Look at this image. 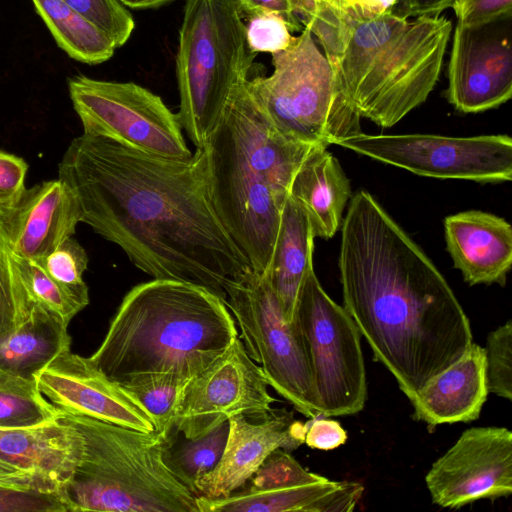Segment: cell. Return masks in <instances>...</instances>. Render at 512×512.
<instances>
[{
  "label": "cell",
  "instance_id": "obj_1",
  "mask_svg": "<svg viewBox=\"0 0 512 512\" xmlns=\"http://www.w3.org/2000/svg\"><path fill=\"white\" fill-rule=\"evenodd\" d=\"M58 178L74 192L81 222L153 279L201 286L225 302V283L251 267L214 209L203 147L170 159L83 133Z\"/></svg>",
  "mask_w": 512,
  "mask_h": 512
},
{
  "label": "cell",
  "instance_id": "obj_2",
  "mask_svg": "<svg viewBox=\"0 0 512 512\" xmlns=\"http://www.w3.org/2000/svg\"><path fill=\"white\" fill-rule=\"evenodd\" d=\"M338 267L344 309L410 402L473 344L446 279L367 191L350 199Z\"/></svg>",
  "mask_w": 512,
  "mask_h": 512
},
{
  "label": "cell",
  "instance_id": "obj_3",
  "mask_svg": "<svg viewBox=\"0 0 512 512\" xmlns=\"http://www.w3.org/2000/svg\"><path fill=\"white\" fill-rule=\"evenodd\" d=\"M360 117L388 128L428 98L438 82L452 22L373 13L354 0H296Z\"/></svg>",
  "mask_w": 512,
  "mask_h": 512
},
{
  "label": "cell",
  "instance_id": "obj_4",
  "mask_svg": "<svg viewBox=\"0 0 512 512\" xmlns=\"http://www.w3.org/2000/svg\"><path fill=\"white\" fill-rule=\"evenodd\" d=\"M313 148L282 136L250 97L227 103L203 146L214 209L256 271L268 269L292 179Z\"/></svg>",
  "mask_w": 512,
  "mask_h": 512
},
{
  "label": "cell",
  "instance_id": "obj_5",
  "mask_svg": "<svg viewBox=\"0 0 512 512\" xmlns=\"http://www.w3.org/2000/svg\"><path fill=\"white\" fill-rule=\"evenodd\" d=\"M226 303L206 288L166 279L132 287L89 357L108 378L173 372L191 379L238 336Z\"/></svg>",
  "mask_w": 512,
  "mask_h": 512
},
{
  "label": "cell",
  "instance_id": "obj_6",
  "mask_svg": "<svg viewBox=\"0 0 512 512\" xmlns=\"http://www.w3.org/2000/svg\"><path fill=\"white\" fill-rule=\"evenodd\" d=\"M60 415L84 439L81 459L62 493L67 512H198L196 495L165 463L170 433Z\"/></svg>",
  "mask_w": 512,
  "mask_h": 512
},
{
  "label": "cell",
  "instance_id": "obj_7",
  "mask_svg": "<svg viewBox=\"0 0 512 512\" xmlns=\"http://www.w3.org/2000/svg\"><path fill=\"white\" fill-rule=\"evenodd\" d=\"M238 0H186L179 30L176 113L196 148L217 126L232 89L249 79L256 53L249 48Z\"/></svg>",
  "mask_w": 512,
  "mask_h": 512
},
{
  "label": "cell",
  "instance_id": "obj_8",
  "mask_svg": "<svg viewBox=\"0 0 512 512\" xmlns=\"http://www.w3.org/2000/svg\"><path fill=\"white\" fill-rule=\"evenodd\" d=\"M269 76L249 78L266 117L285 138L327 147L361 133L360 115L307 27L271 54Z\"/></svg>",
  "mask_w": 512,
  "mask_h": 512
},
{
  "label": "cell",
  "instance_id": "obj_9",
  "mask_svg": "<svg viewBox=\"0 0 512 512\" xmlns=\"http://www.w3.org/2000/svg\"><path fill=\"white\" fill-rule=\"evenodd\" d=\"M240 339L269 386L304 416H320L308 355L297 324L288 322L267 270L248 267L224 285Z\"/></svg>",
  "mask_w": 512,
  "mask_h": 512
},
{
  "label": "cell",
  "instance_id": "obj_10",
  "mask_svg": "<svg viewBox=\"0 0 512 512\" xmlns=\"http://www.w3.org/2000/svg\"><path fill=\"white\" fill-rule=\"evenodd\" d=\"M293 321L308 355L320 416L360 412L367 398L360 333L344 307L324 291L313 266L300 288Z\"/></svg>",
  "mask_w": 512,
  "mask_h": 512
},
{
  "label": "cell",
  "instance_id": "obj_11",
  "mask_svg": "<svg viewBox=\"0 0 512 512\" xmlns=\"http://www.w3.org/2000/svg\"><path fill=\"white\" fill-rule=\"evenodd\" d=\"M68 90L84 134L159 157L192 156L177 115L147 88L76 75Z\"/></svg>",
  "mask_w": 512,
  "mask_h": 512
},
{
  "label": "cell",
  "instance_id": "obj_12",
  "mask_svg": "<svg viewBox=\"0 0 512 512\" xmlns=\"http://www.w3.org/2000/svg\"><path fill=\"white\" fill-rule=\"evenodd\" d=\"M338 145L421 176L487 183L512 179V140L507 135L447 137L361 132Z\"/></svg>",
  "mask_w": 512,
  "mask_h": 512
},
{
  "label": "cell",
  "instance_id": "obj_13",
  "mask_svg": "<svg viewBox=\"0 0 512 512\" xmlns=\"http://www.w3.org/2000/svg\"><path fill=\"white\" fill-rule=\"evenodd\" d=\"M261 367L248 355L239 335L206 369L186 384L174 427L195 440L229 419L268 413L276 399Z\"/></svg>",
  "mask_w": 512,
  "mask_h": 512
},
{
  "label": "cell",
  "instance_id": "obj_14",
  "mask_svg": "<svg viewBox=\"0 0 512 512\" xmlns=\"http://www.w3.org/2000/svg\"><path fill=\"white\" fill-rule=\"evenodd\" d=\"M434 504L457 509L512 493V432L473 427L437 459L425 477Z\"/></svg>",
  "mask_w": 512,
  "mask_h": 512
},
{
  "label": "cell",
  "instance_id": "obj_15",
  "mask_svg": "<svg viewBox=\"0 0 512 512\" xmlns=\"http://www.w3.org/2000/svg\"><path fill=\"white\" fill-rule=\"evenodd\" d=\"M44 398L60 414L83 415L143 432L155 430L146 410L90 358L66 350L34 374Z\"/></svg>",
  "mask_w": 512,
  "mask_h": 512
},
{
  "label": "cell",
  "instance_id": "obj_16",
  "mask_svg": "<svg viewBox=\"0 0 512 512\" xmlns=\"http://www.w3.org/2000/svg\"><path fill=\"white\" fill-rule=\"evenodd\" d=\"M447 99L463 113L496 108L512 96V48L488 25L456 24L448 63Z\"/></svg>",
  "mask_w": 512,
  "mask_h": 512
},
{
  "label": "cell",
  "instance_id": "obj_17",
  "mask_svg": "<svg viewBox=\"0 0 512 512\" xmlns=\"http://www.w3.org/2000/svg\"><path fill=\"white\" fill-rule=\"evenodd\" d=\"M256 421L238 415L228 420L229 432L217 465L199 478L196 496L223 498L240 489L277 448L288 452L305 443L306 423L285 409H271Z\"/></svg>",
  "mask_w": 512,
  "mask_h": 512
},
{
  "label": "cell",
  "instance_id": "obj_18",
  "mask_svg": "<svg viewBox=\"0 0 512 512\" xmlns=\"http://www.w3.org/2000/svg\"><path fill=\"white\" fill-rule=\"evenodd\" d=\"M336 485L277 448L240 489L223 498L197 496L196 505L198 512H314Z\"/></svg>",
  "mask_w": 512,
  "mask_h": 512
},
{
  "label": "cell",
  "instance_id": "obj_19",
  "mask_svg": "<svg viewBox=\"0 0 512 512\" xmlns=\"http://www.w3.org/2000/svg\"><path fill=\"white\" fill-rule=\"evenodd\" d=\"M0 220L14 257L42 260L75 234L81 214L74 192L58 178L26 188Z\"/></svg>",
  "mask_w": 512,
  "mask_h": 512
},
{
  "label": "cell",
  "instance_id": "obj_20",
  "mask_svg": "<svg viewBox=\"0 0 512 512\" xmlns=\"http://www.w3.org/2000/svg\"><path fill=\"white\" fill-rule=\"evenodd\" d=\"M83 448L81 432L60 414L33 425L0 428V456L29 470L45 491L61 498Z\"/></svg>",
  "mask_w": 512,
  "mask_h": 512
},
{
  "label": "cell",
  "instance_id": "obj_21",
  "mask_svg": "<svg viewBox=\"0 0 512 512\" xmlns=\"http://www.w3.org/2000/svg\"><path fill=\"white\" fill-rule=\"evenodd\" d=\"M447 250L469 285H505L512 264V228L503 218L464 211L444 220Z\"/></svg>",
  "mask_w": 512,
  "mask_h": 512
},
{
  "label": "cell",
  "instance_id": "obj_22",
  "mask_svg": "<svg viewBox=\"0 0 512 512\" xmlns=\"http://www.w3.org/2000/svg\"><path fill=\"white\" fill-rule=\"evenodd\" d=\"M488 393L484 348L473 343L414 397V417L430 427L473 421L479 417Z\"/></svg>",
  "mask_w": 512,
  "mask_h": 512
},
{
  "label": "cell",
  "instance_id": "obj_23",
  "mask_svg": "<svg viewBox=\"0 0 512 512\" xmlns=\"http://www.w3.org/2000/svg\"><path fill=\"white\" fill-rule=\"evenodd\" d=\"M306 211L315 237L329 239L342 224V214L351 199L350 181L338 160L317 145L296 171L289 190Z\"/></svg>",
  "mask_w": 512,
  "mask_h": 512
},
{
  "label": "cell",
  "instance_id": "obj_24",
  "mask_svg": "<svg viewBox=\"0 0 512 512\" xmlns=\"http://www.w3.org/2000/svg\"><path fill=\"white\" fill-rule=\"evenodd\" d=\"M314 238L306 211L289 195L282 209L267 273L283 315L290 323L304 278L313 266Z\"/></svg>",
  "mask_w": 512,
  "mask_h": 512
},
{
  "label": "cell",
  "instance_id": "obj_25",
  "mask_svg": "<svg viewBox=\"0 0 512 512\" xmlns=\"http://www.w3.org/2000/svg\"><path fill=\"white\" fill-rule=\"evenodd\" d=\"M68 325L38 306L29 317L0 337V369L34 378V374L71 347Z\"/></svg>",
  "mask_w": 512,
  "mask_h": 512
},
{
  "label": "cell",
  "instance_id": "obj_26",
  "mask_svg": "<svg viewBox=\"0 0 512 512\" xmlns=\"http://www.w3.org/2000/svg\"><path fill=\"white\" fill-rule=\"evenodd\" d=\"M58 46L69 57L100 64L110 59L116 49L113 41L63 0H32Z\"/></svg>",
  "mask_w": 512,
  "mask_h": 512
},
{
  "label": "cell",
  "instance_id": "obj_27",
  "mask_svg": "<svg viewBox=\"0 0 512 512\" xmlns=\"http://www.w3.org/2000/svg\"><path fill=\"white\" fill-rule=\"evenodd\" d=\"M229 422L195 440L179 441L177 430L169 434L165 463L174 476L195 495V484L219 462L228 437ZM197 497V496H196Z\"/></svg>",
  "mask_w": 512,
  "mask_h": 512
},
{
  "label": "cell",
  "instance_id": "obj_28",
  "mask_svg": "<svg viewBox=\"0 0 512 512\" xmlns=\"http://www.w3.org/2000/svg\"><path fill=\"white\" fill-rule=\"evenodd\" d=\"M173 372L144 373L117 382L146 410L155 430L169 434L175 427V416L189 381Z\"/></svg>",
  "mask_w": 512,
  "mask_h": 512
},
{
  "label": "cell",
  "instance_id": "obj_29",
  "mask_svg": "<svg viewBox=\"0 0 512 512\" xmlns=\"http://www.w3.org/2000/svg\"><path fill=\"white\" fill-rule=\"evenodd\" d=\"M21 281L33 306H38L64 324L89 304V293L73 291L52 279L39 260L15 257Z\"/></svg>",
  "mask_w": 512,
  "mask_h": 512
},
{
  "label": "cell",
  "instance_id": "obj_30",
  "mask_svg": "<svg viewBox=\"0 0 512 512\" xmlns=\"http://www.w3.org/2000/svg\"><path fill=\"white\" fill-rule=\"evenodd\" d=\"M57 414L40 393L35 378L0 369V428L33 425Z\"/></svg>",
  "mask_w": 512,
  "mask_h": 512
},
{
  "label": "cell",
  "instance_id": "obj_31",
  "mask_svg": "<svg viewBox=\"0 0 512 512\" xmlns=\"http://www.w3.org/2000/svg\"><path fill=\"white\" fill-rule=\"evenodd\" d=\"M485 375L488 392L509 401L512 399V322L490 332L487 336Z\"/></svg>",
  "mask_w": 512,
  "mask_h": 512
},
{
  "label": "cell",
  "instance_id": "obj_32",
  "mask_svg": "<svg viewBox=\"0 0 512 512\" xmlns=\"http://www.w3.org/2000/svg\"><path fill=\"white\" fill-rule=\"evenodd\" d=\"M77 13L103 31L116 48L130 38L135 22L119 0H63Z\"/></svg>",
  "mask_w": 512,
  "mask_h": 512
},
{
  "label": "cell",
  "instance_id": "obj_33",
  "mask_svg": "<svg viewBox=\"0 0 512 512\" xmlns=\"http://www.w3.org/2000/svg\"><path fill=\"white\" fill-rule=\"evenodd\" d=\"M39 261L47 274L58 283L79 293H89L83 280L89 258L85 249L73 237Z\"/></svg>",
  "mask_w": 512,
  "mask_h": 512
},
{
  "label": "cell",
  "instance_id": "obj_34",
  "mask_svg": "<svg viewBox=\"0 0 512 512\" xmlns=\"http://www.w3.org/2000/svg\"><path fill=\"white\" fill-rule=\"evenodd\" d=\"M246 37L252 52L271 54L287 49L294 37L287 22L279 15L263 13L248 16Z\"/></svg>",
  "mask_w": 512,
  "mask_h": 512
},
{
  "label": "cell",
  "instance_id": "obj_35",
  "mask_svg": "<svg viewBox=\"0 0 512 512\" xmlns=\"http://www.w3.org/2000/svg\"><path fill=\"white\" fill-rule=\"evenodd\" d=\"M31 310L19 270L0 267V337L23 323Z\"/></svg>",
  "mask_w": 512,
  "mask_h": 512
},
{
  "label": "cell",
  "instance_id": "obj_36",
  "mask_svg": "<svg viewBox=\"0 0 512 512\" xmlns=\"http://www.w3.org/2000/svg\"><path fill=\"white\" fill-rule=\"evenodd\" d=\"M0 512H67L58 494L0 487Z\"/></svg>",
  "mask_w": 512,
  "mask_h": 512
},
{
  "label": "cell",
  "instance_id": "obj_37",
  "mask_svg": "<svg viewBox=\"0 0 512 512\" xmlns=\"http://www.w3.org/2000/svg\"><path fill=\"white\" fill-rule=\"evenodd\" d=\"M451 8L457 24L478 28L510 16L512 0H454Z\"/></svg>",
  "mask_w": 512,
  "mask_h": 512
},
{
  "label": "cell",
  "instance_id": "obj_38",
  "mask_svg": "<svg viewBox=\"0 0 512 512\" xmlns=\"http://www.w3.org/2000/svg\"><path fill=\"white\" fill-rule=\"evenodd\" d=\"M27 171L23 158L0 150V210L11 209L20 200Z\"/></svg>",
  "mask_w": 512,
  "mask_h": 512
},
{
  "label": "cell",
  "instance_id": "obj_39",
  "mask_svg": "<svg viewBox=\"0 0 512 512\" xmlns=\"http://www.w3.org/2000/svg\"><path fill=\"white\" fill-rule=\"evenodd\" d=\"M346 440V431L335 420L317 416L306 422L305 443L313 449L333 450Z\"/></svg>",
  "mask_w": 512,
  "mask_h": 512
},
{
  "label": "cell",
  "instance_id": "obj_40",
  "mask_svg": "<svg viewBox=\"0 0 512 512\" xmlns=\"http://www.w3.org/2000/svg\"><path fill=\"white\" fill-rule=\"evenodd\" d=\"M363 490L358 482H337L336 487L317 502L315 512H350L359 502Z\"/></svg>",
  "mask_w": 512,
  "mask_h": 512
},
{
  "label": "cell",
  "instance_id": "obj_41",
  "mask_svg": "<svg viewBox=\"0 0 512 512\" xmlns=\"http://www.w3.org/2000/svg\"><path fill=\"white\" fill-rule=\"evenodd\" d=\"M245 16L273 13L282 17L291 32L302 30L296 0H238Z\"/></svg>",
  "mask_w": 512,
  "mask_h": 512
},
{
  "label": "cell",
  "instance_id": "obj_42",
  "mask_svg": "<svg viewBox=\"0 0 512 512\" xmlns=\"http://www.w3.org/2000/svg\"><path fill=\"white\" fill-rule=\"evenodd\" d=\"M0 487L19 490H40L47 492L41 487L34 475L29 470L15 465L1 456Z\"/></svg>",
  "mask_w": 512,
  "mask_h": 512
},
{
  "label": "cell",
  "instance_id": "obj_43",
  "mask_svg": "<svg viewBox=\"0 0 512 512\" xmlns=\"http://www.w3.org/2000/svg\"><path fill=\"white\" fill-rule=\"evenodd\" d=\"M454 0H399L393 13L402 17L440 15Z\"/></svg>",
  "mask_w": 512,
  "mask_h": 512
},
{
  "label": "cell",
  "instance_id": "obj_44",
  "mask_svg": "<svg viewBox=\"0 0 512 512\" xmlns=\"http://www.w3.org/2000/svg\"><path fill=\"white\" fill-rule=\"evenodd\" d=\"M364 9L373 13L393 11L399 0H354Z\"/></svg>",
  "mask_w": 512,
  "mask_h": 512
},
{
  "label": "cell",
  "instance_id": "obj_45",
  "mask_svg": "<svg viewBox=\"0 0 512 512\" xmlns=\"http://www.w3.org/2000/svg\"><path fill=\"white\" fill-rule=\"evenodd\" d=\"M125 7L132 9H153L173 0H119Z\"/></svg>",
  "mask_w": 512,
  "mask_h": 512
}]
</instances>
